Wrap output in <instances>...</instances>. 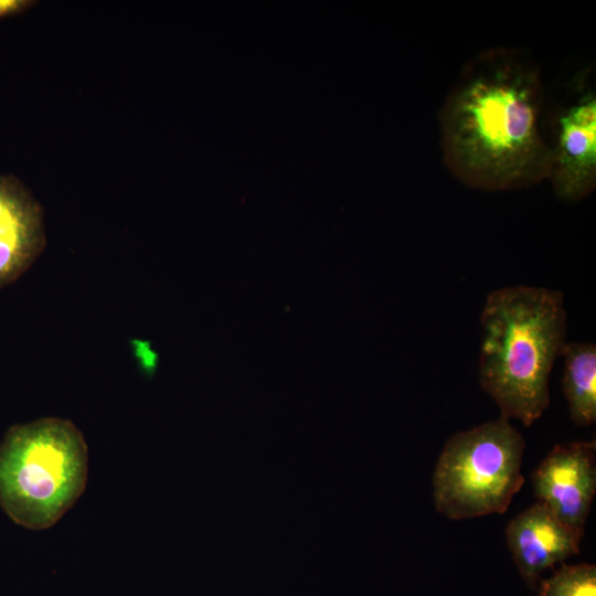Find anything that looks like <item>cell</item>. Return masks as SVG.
<instances>
[{"instance_id": "obj_1", "label": "cell", "mask_w": 596, "mask_h": 596, "mask_svg": "<svg viewBox=\"0 0 596 596\" xmlns=\"http://www.w3.org/2000/svg\"><path fill=\"white\" fill-rule=\"evenodd\" d=\"M544 87L530 53L493 47L461 70L440 109L445 164L462 183L508 191L546 180L551 148L542 126Z\"/></svg>"}, {"instance_id": "obj_2", "label": "cell", "mask_w": 596, "mask_h": 596, "mask_svg": "<svg viewBox=\"0 0 596 596\" xmlns=\"http://www.w3.org/2000/svg\"><path fill=\"white\" fill-rule=\"evenodd\" d=\"M478 380L501 417L531 426L550 405V375L566 345L560 290L507 286L488 294L481 313Z\"/></svg>"}, {"instance_id": "obj_3", "label": "cell", "mask_w": 596, "mask_h": 596, "mask_svg": "<svg viewBox=\"0 0 596 596\" xmlns=\"http://www.w3.org/2000/svg\"><path fill=\"white\" fill-rule=\"evenodd\" d=\"M87 471V445L72 422L17 425L0 444V505L23 528L49 529L81 497Z\"/></svg>"}, {"instance_id": "obj_4", "label": "cell", "mask_w": 596, "mask_h": 596, "mask_svg": "<svg viewBox=\"0 0 596 596\" xmlns=\"http://www.w3.org/2000/svg\"><path fill=\"white\" fill-rule=\"evenodd\" d=\"M524 448L522 434L501 416L454 434L432 477L436 510L451 520L504 513L524 483Z\"/></svg>"}, {"instance_id": "obj_5", "label": "cell", "mask_w": 596, "mask_h": 596, "mask_svg": "<svg viewBox=\"0 0 596 596\" xmlns=\"http://www.w3.org/2000/svg\"><path fill=\"white\" fill-rule=\"evenodd\" d=\"M551 119V169L547 180L567 202L596 188V92L588 67L575 74Z\"/></svg>"}, {"instance_id": "obj_6", "label": "cell", "mask_w": 596, "mask_h": 596, "mask_svg": "<svg viewBox=\"0 0 596 596\" xmlns=\"http://www.w3.org/2000/svg\"><path fill=\"white\" fill-rule=\"evenodd\" d=\"M538 501L557 519L584 535L596 493V443L555 445L531 473Z\"/></svg>"}, {"instance_id": "obj_7", "label": "cell", "mask_w": 596, "mask_h": 596, "mask_svg": "<svg viewBox=\"0 0 596 596\" xmlns=\"http://www.w3.org/2000/svg\"><path fill=\"white\" fill-rule=\"evenodd\" d=\"M583 536L540 501L517 514L505 528L512 560L525 584L532 588L544 571L578 554Z\"/></svg>"}, {"instance_id": "obj_8", "label": "cell", "mask_w": 596, "mask_h": 596, "mask_svg": "<svg viewBox=\"0 0 596 596\" xmlns=\"http://www.w3.org/2000/svg\"><path fill=\"white\" fill-rule=\"evenodd\" d=\"M43 244L39 205L18 181L0 175V287L30 267Z\"/></svg>"}, {"instance_id": "obj_9", "label": "cell", "mask_w": 596, "mask_h": 596, "mask_svg": "<svg viewBox=\"0 0 596 596\" xmlns=\"http://www.w3.org/2000/svg\"><path fill=\"white\" fill-rule=\"evenodd\" d=\"M562 358V387L570 418L576 426H590L596 422V345L567 342Z\"/></svg>"}, {"instance_id": "obj_10", "label": "cell", "mask_w": 596, "mask_h": 596, "mask_svg": "<svg viewBox=\"0 0 596 596\" xmlns=\"http://www.w3.org/2000/svg\"><path fill=\"white\" fill-rule=\"evenodd\" d=\"M538 596H596V566L562 564L541 582Z\"/></svg>"}, {"instance_id": "obj_11", "label": "cell", "mask_w": 596, "mask_h": 596, "mask_svg": "<svg viewBox=\"0 0 596 596\" xmlns=\"http://www.w3.org/2000/svg\"><path fill=\"white\" fill-rule=\"evenodd\" d=\"M28 3L25 0H0V17L18 12Z\"/></svg>"}]
</instances>
